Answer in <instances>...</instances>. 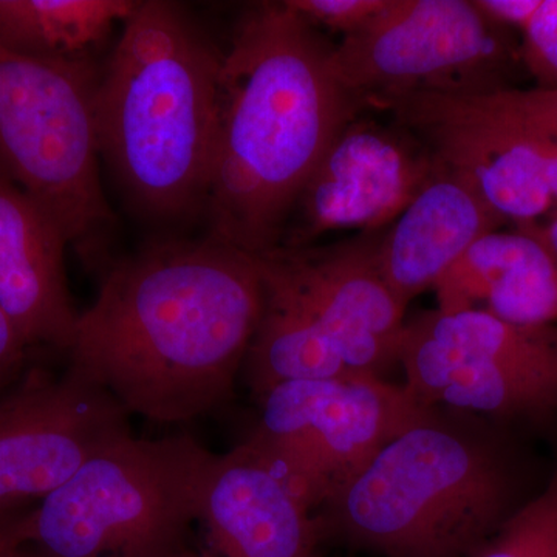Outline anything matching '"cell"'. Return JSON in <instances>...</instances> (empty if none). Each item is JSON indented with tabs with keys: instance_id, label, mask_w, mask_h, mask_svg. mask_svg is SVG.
Segmentation results:
<instances>
[{
	"instance_id": "obj_1",
	"label": "cell",
	"mask_w": 557,
	"mask_h": 557,
	"mask_svg": "<svg viewBox=\"0 0 557 557\" xmlns=\"http://www.w3.org/2000/svg\"><path fill=\"white\" fill-rule=\"evenodd\" d=\"M263 307L259 256L205 237L112 260L69 368L129 416L186 423L230 401Z\"/></svg>"
},
{
	"instance_id": "obj_2",
	"label": "cell",
	"mask_w": 557,
	"mask_h": 557,
	"mask_svg": "<svg viewBox=\"0 0 557 557\" xmlns=\"http://www.w3.org/2000/svg\"><path fill=\"white\" fill-rule=\"evenodd\" d=\"M333 47L285 2L240 17L220 72L207 237L252 256L281 245L319 160L364 110L333 72Z\"/></svg>"
},
{
	"instance_id": "obj_3",
	"label": "cell",
	"mask_w": 557,
	"mask_h": 557,
	"mask_svg": "<svg viewBox=\"0 0 557 557\" xmlns=\"http://www.w3.org/2000/svg\"><path fill=\"white\" fill-rule=\"evenodd\" d=\"M541 490L505 424L429 406L317 516L322 541L384 557H472Z\"/></svg>"
},
{
	"instance_id": "obj_4",
	"label": "cell",
	"mask_w": 557,
	"mask_h": 557,
	"mask_svg": "<svg viewBox=\"0 0 557 557\" xmlns=\"http://www.w3.org/2000/svg\"><path fill=\"white\" fill-rule=\"evenodd\" d=\"M223 54L185 7L141 0L100 73L98 146L132 209L153 222L203 214Z\"/></svg>"
},
{
	"instance_id": "obj_5",
	"label": "cell",
	"mask_w": 557,
	"mask_h": 557,
	"mask_svg": "<svg viewBox=\"0 0 557 557\" xmlns=\"http://www.w3.org/2000/svg\"><path fill=\"white\" fill-rule=\"evenodd\" d=\"M215 456L188 434L113 443L33 508L20 557H160L185 548Z\"/></svg>"
},
{
	"instance_id": "obj_6",
	"label": "cell",
	"mask_w": 557,
	"mask_h": 557,
	"mask_svg": "<svg viewBox=\"0 0 557 557\" xmlns=\"http://www.w3.org/2000/svg\"><path fill=\"white\" fill-rule=\"evenodd\" d=\"M98 79L94 62L0 46V174L49 212L87 270L102 274L116 219L98 170Z\"/></svg>"
},
{
	"instance_id": "obj_7",
	"label": "cell",
	"mask_w": 557,
	"mask_h": 557,
	"mask_svg": "<svg viewBox=\"0 0 557 557\" xmlns=\"http://www.w3.org/2000/svg\"><path fill=\"white\" fill-rule=\"evenodd\" d=\"M508 32L474 0H388L333 47L332 67L364 109L386 110L416 95L509 90L523 62Z\"/></svg>"
},
{
	"instance_id": "obj_8",
	"label": "cell",
	"mask_w": 557,
	"mask_h": 557,
	"mask_svg": "<svg viewBox=\"0 0 557 557\" xmlns=\"http://www.w3.org/2000/svg\"><path fill=\"white\" fill-rule=\"evenodd\" d=\"M247 438L314 512L429 406L379 375L288 381L259 399Z\"/></svg>"
},
{
	"instance_id": "obj_9",
	"label": "cell",
	"mask_w": 557,
	"mask_h": 557,
	"mask_svg": "<svg viewBox=\"0 0 557 557\" xmlns=\"http://www.w3.org/2000/svg\"><path fill=\"white\" fill-rule=\"evenodd\" d=\"M129 413L73 369L30 368L0 398V522L64 485L132 435Z\"/></svg>"
},
{
	"instance_id": "obj_10",
	"label": "cell",
	"mask_w": 557,
	"mask_h": 557,
	"mask_svg": "<svg viewBox=\"0 0 557 557\" xmlns=\"http://www.w3.org/2000/svg\"><path fill=\"white\" fill-rule=\"evenodd\" d=\"M437 171L423 141L401 124L348 121L307 180L278 248L311 247L336 230H386Z\"/></svg>"
},
{
	"instance_id": "obj_11",
	"label": "cell",
	"mask_w": 557,
	"mask_h": 557,
	"mask_svg": "<svg viewBox=\"0 0 557 557\" xmlns=\"http://www.w3.org/2000/svg\"><path fill=\"white\" fill-rule=\"evenodd\" d=\"M386 110L515 228L556 208L547 183L552 138L505 123L457 95H416Z\"/></svg>"
},
{
	"instance_id": "obj_12",
	"label": "cell",
	"mask_w": 557,
	"mask_h": 557,
	"mask_svg": "<svg viewBox=\"0 0 557 557\" xmlns=\"http://www.w3.org/2000/svg\"><path fill=\"white\" fill-rule=\"evenodd\" d=\"M379 233L327 247L276 248L262 258L295 293L357 375H379L397 362L408 307L375 260Z\"/></svg>"
},
{
	"instance_id": "obj_13",
	"label": "cell",
	"mask_w": 557,
	"mask_h": 557,
	"mask_svg": "<svg viewBox=\"0 0 557 557\" xmlns=\"http://www.w3.org/2000/svg\"><path fill=\"white\" fill-rule=\"evenodd\" d=\"M200 520L222 557H318L322 542L317 512L247 440L212 461Z\"/></svg>"
},
{
	"instance_id": "obj_14",
	"label": "cell",
	"mask_w": 557,
	"mask_h": 557,
	"mask_svg": "<svg viewBox=\"0 0 557 557\" xmlns=\"http://www.w3.org/2000/svg\"><path fill=\"white\" fill-rule=\"evenodd\" d=\"M49 212L0 174V307L28 348L67 354L79 311L73 306L65 248Z\"/></svg>"
},
{
	"instance_id": "obj_15",
	"label": "cell",
	"mask_w": 557,
	"mask_h": 557,
	"mask_svg": "<svg viewBox=\"0 0 557 557\" xmlns=\"http://www.w3.org/2000/svg\"><path fill=\"white\" fill-rule=\"evenodd\" d=\"M507 225L478 190L437 161V171L397 220L376 237L384 281L406 307L434 289L472 245Z\"/></svg>"
},
{
	"instance_id": "obj_16",
	"label": "cell",
	"mask_w": 557,
	"mask_h": 557,
	"mask_svg": "<svg viewBox=\"0 0 557 557\" xmlns=\"http://www.w3.org/2000/svg\"><path fill=\"white\" fill-rule=\"evenodd\" d=\"M442 313L480 310L512 324L557 322V262L523 231L480 237L434 287Z\"/></svg>"
},
{
	"instance_id": "obj_17",
	"label": "cell",
	"mask_w": 557,
	"mask_h": 557,
	"mask_svg": "<svg viewBox=\"0 0 557 557\" xmlns=\"http://www.w3.org/2000/svg\"><path fill=\"white\" fill-rule=\"evenodd\" d=\"M263 307L245 358L244 372L256 399L288 381L339 380L357 375L344 364L306 307L284 278L260 258Z\"/></svg>"
},
{
	"instance_id": "obj_18",
	"label": "cell",
	"mask_w": 557,
	"mask_h": 557,
	"mask_svg": "<svg viewBox=\"0 0 557 557\" xmlns=\"http://www.w3.org/2000/svg\"><path fill=\"white\" fill-rule=\"evenodd\" d=\"M138 0H0V46L25 57L91 62Z\"/></svg>"
},
{
	"instance_id": "obj_19",
	"label": "cell",
	"mask_w": 557,
	"mask_h": 557,
	"mask_svg": "<svg viewBox=\"0 0 557 557\" xmlns=\"http://www.w3.org/2000/svg\"><path fill=\"white\" fill-rule=\"evenodd\" d=\"M408 322L460 358L557 366V325L530 327L512 324L486 311L442 313L437 309L423 311Z\"/></svg>"
},
{
	"instance_id": "obj_20",
	"label": "cell",
	"mask_w": 557,
	"mask_h": 557,
	"mask_svg": "<svg viewBox=\"0 0 557 557\" xmlns=\"http://www.w3.org/2000/svg\"><path fill=\"white\" fill-rule=\"evenodd\" d=\"M472 557H557V465L536 496Z\"/></svg>"
},
{
	"instance_id": "obj_21",
	"label": "cell",
	"mask_w": 557,
	"mask_h": 557,
	"mask_svg": "<svg viewBox=\"0 0 557 557\" xmlns=\"http://www.w3.org/2000/svg\"><path fill=\"white\" fill-rule=\"evenodd\" d=\"M460 97L505 123L557 139V89L534 87Z\"/></svg>"
},
{
	"instance_id": "obj_22",
	"label": "cell",
	"mask_w": 557,
	"mask_h": 557,
	"mask_svg": "<svg viewBox=\"0 0 557 557\" xmlns=\"http://www.w3.org/2000/svg\"><path fill=\"white\" fill-rule=\"evenodd\" d=\"M523 67L539 89H557V0H542L522 32Z\"/></svg>"
},
{
	"instance_id": "obj_23",
	"label": "cell",
	"mask_w": 557,
	"mask_h": 557,
	"mask_svg": "<svg viewBox=\"0 0 557 557\" xmlns=\"http://www.w3.org/2000/svg\"><path fill=\"white\" fill-rule=\"evenodd\" d=\"M285 3L313 27H325L348 36L361 30L388 0H285Z\"/></svg>"
},
{
	"instance_id": "obj_24",
	"label": "cell",
	"mask_w": 557,
	"mask_h": 557,
	"mask_svg": "<svg viewBox=\"0 0 557 557\" xmlns=\"http://www.w3.org/2000/svg\"><path fill=\"white\" fill-rule=\"evenodd\" d=\"M28 350L16 325L0 307V392L9 391L24 375Z\"/></svg>"
},
{
	"instance_id": "obj_25",
	"label": "cell",
	"mask_w": 557,
	"mask_h": 557,
	"mask_svg": "<svg viewBox=\"0 0 557 557\" xmlns=\"http://www.w3.org/2000/svg\"><path fill=\"white\" fill-rule=\"evenodd\" d=\"M542 0H474V5L498 27L525 30L541 7Z\"/></svg>"
},
{
	"instance_id": "obj_26",
	"label": "cell",
	"mask_w": 557,
	"mask_h": 557,
	"mask_svg": "<svg viewBox=\"0 0 557 557\" xmlns=\"http://www.w3.org/2000/svg\"><path fill=\"white\" fill-rule=\"evenodd\" d=\"M33 508L0 522V557H20L32 536Z\"/></svg>"
},
{
	"instance_id": "obj_27",
	"label": "cell",
	"mask_w": 557,
	"mask_h": 557,
	"mask_svg": "<svg viewBox=\"0 0 557 557\" xmlns=\"http://www.w3.org/2000/svg\"><path fill=\"white\" fill-rule=\"evenodd\" d=\"M515 230L523 231L541 242L557 262V207L539 222Z\"/></svg>"
},
{
	"instance_id": "obj_28",
	"label": "cell",
	"mask_w": 557,
	"mask_h": 557,
	"mask_svg": "<svg viewBox=\"0 0 557 557\" xmlns=\"http://www.w3.org/2000/svg\"><path fill=\"white\" fill-rule=\"evenodd\" d=\"M160 557H212L207 555V553H199L194 552V549H190L188 547L177 549V552L170 553V555H164Z\"/></svg>"
},
{
	"instance_id": "obj_29",
	"label": "cell",
	"mask_w": 557,
	"mask_h": 557,
	"mask_svg": "<svg viewBox=\"0 0 557 557\" xmlns=\"http://www.w3.org/2000/svg\"><path fill=\"white\" fill-rule=\"evenodd\" d=\"M319 557V556H318Z\"/></svg>"
}]
</instances>
